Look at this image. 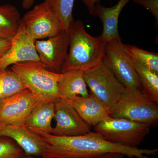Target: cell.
<instances>
[{"label": "cell", "instance_id": "cb8c5ba5", "mask_svg": "<svg viewBox=\"0 0 158 158\" xmlns=\"http://www.w3.org/2000/svg\"><path fill=\"white\" fill-rule=\"evenodd\" d=\"M134 2L147 9L158 22V0H134Z\"/></svg>", "mask_w": 158, "mask_h": 158}, {"label": "cell", "instance_id": "277c9868", "mask_svg": "<svg viewBox=\"0 0 158 158\" xmlns=\"http://www.w3.org/2000/svg\"><path fill=\"white\" fill-rule=\"evenodd\" d=\"M110 117L156 123L158 119V103L138 88H125L118 100L109 110Z\"/></svg>", "mask_w": 158, "mask_h": 158}, {"label": "cell", "instance_id": "4316f807", "mask_svg": "<svg viewBox=\"0 0 158 158\" xmlns=\"http://www.w3.org/2000/svg\"><path fill=\"white\" fill-rule=\"evenodd\" d=\"M125 156L119 153H108L95 158H124Z\"/></svg>", "mask_w": 158, "mask_h": 158}, {"label": "cell", "instance_id": "5bb4252c", "mask_svg": "<svg viewBox=\"0 0 158 158\" xmlns=\"http://www.w3.org/2000/svg\"><path fill=\"white\" fill-rule=\"evenodd\" d=\"M66 101L91 126H94L110 117L109 110L92 94L90 93L85 97L77 96Z\"/></svg>", "mask_w": 158, "mask_h": 158}, {"label": "cell", "instance_id": "603a6c76", "mask_svg": "<svg viewBox=\"0 0 158 158\" xmlns=\"http://www.w3.org/2000/svg\"><path fill=\"white\" fill-rule=\"evenodd\" d=\"M25 152L12 139L0 137V158H21Z\"/></svg>", "mask_w": 158, "mask_h": 158}, {"label": "cell", "instance_id": "9c48e42d", "mask_svg": "<svg viewBox=\"0 0 158 158\" xmlns=\"http://www.w3.org/2000/svg\"><path fill=\"white\" fill-rule=\"evenodd\" d=\"M35 45L40 62L48 70L61 73L68 52V31H62L46 40H36Z\"/></svg>", "mask_w": 158, "mask_h": 158}, {"label": "cell", "instance_id": "7a4b0ae2", "mask_svg": "<svg viewBox=\"0 0 158 158\" xmlns=\"http://www.w3.org/2000/svg\"><path fill=\"white\" fill-rule=\"evenodd\" d=\"M68 33L69 51L61 73L70 71L84 73L102 62L106 42L101 35L98 37L91 36L80 20H74Z\"/></svg>", "mask_w": 158, "mask_h": 158}, {"label": "cell", "instance_id": "8fae6325", "mask_svg": "<svg viewBox=\"0 0 158 158\" xmlns=\"http://www.w3.org/2000/svg\"><path fill=\"white\" fill-rule=\"evenodd\" d=\"M54 118L56 122L52 135L60 137L82 135L91 131V127L65 100L55 103Z\"/></svg>", "mask_w": 158, "mask_h": 158}, {"label": "cell", "instance_id": "ac0fdd59", "mask_svg": "<svg viewBox=\"0 0 158 158\" xmlns=\"http://www.w3.org/2000/svg\"><path fill=\"white\" fill-rule=\"evenodd\" d=\"M21 20L19 11L15 6L0 5V38L10 40L17 33Z\"/></svg>", "mask_w": 158, "mask_h": 158}, {"label": "cell", "instance_id": "ffe728a7", "mask_svg": "<svg viewBox=\"0 0 158 158\" xmlns=\"http://www.w3.org/2000/svg\"><path fill=\"white\" fill-rule=\"evenodd\" d=\"M25 89L17 74L11 69L0 72V101Z\"/></svg>", "mask_w": 158, "mask_h": 158}, {"label": "cell", "instance_id": "e0dca14e", "mask_svg": "<svg viewBox=\"0 0 158 158\" xmlns=\"http://www.w3.org/2000/svg\"><path fill=\"white\" fill-rule=\"evenodd\" d=\"M54 113L55 103H39L31 111L24 124L31 131L51 134L53 129L52 123Z\"/></svg>", "mask_w": 158, "mask_h": 158}, {"label": "cell", "instance_id": "83f0119b", "mask_svg": "<svg viewBox=\"0 0 158 158\" xmlns=\"http://www.w3.org/2000/svg\"><path fill=\"white\" fill-rule=\"evenodd\" d=\"M36 0H23L22 6L24 9H30L34 5Z\"/></svg>", "mask_w": 158, "mask_h": 158}, {"label": "cell", "instance_id": "d4e9b609", "mask_svg": "<svg viewBox=\"0 0 158 158\" xmlns=\"http://www.w3.org/2000/svg\"><path fill=\"white\" fill-rule=\"evenodd\" d=\"M11 46V41L9 40L0 38V59L4 56L8 52Z\"/></svg>", "mask_w": 158, "mask_h": 158}, {"label": "cell", "instance_id": "4fadbf2b", "mask_svg": "<svg viewBox=\"0 0 158 158\" xmlns=\"http://www.w3.org/2000/svg\"><path fill=\"white\" fill-rule=\"evenodd\" d=\"M0 137L12 139L27 155L41 158L46 147V143L40 136L24 124H0Z\"/></svg>", "mask_w": 158, "mask_h": 158}, {"label": "cell", "instance_id": "8992f818", "mask_svg": "<svg viewBox=\"0 0 158 158\" xmlns=\"http://www.w3.org/2000/svg\"><path fill=\"white\" fill-rule=\"evenodd\" d=\"M102 62L125 88L141 90L134 62L120 37L106 43Z\"/></svg>", "mask_w": 158, "mask_h": 158}, {"label": "cell", "instance_id": "d6986e66", "mask_svg": "<svg viewBox=\"0 0 158 158\" xmlns=\"http://www.w3.org/2000/svg\"><path fill=\"white\" fill-rule=\"evenodd\" d=\"M133 62L139 78L141 90L150 98L158 103V73L139 63Z\"/></svg>", "mask_w": 158, "mask_h": 158}, {"label": "cell", "instance_id": "30bf717a", "mask_svg": "<svg viewBox=\"0 0 158 158\" xmlns=\"http://www.w3.org/2000/svg\"><path fill=\"white\" fill-rule=\"evenodd\" d=\"M40 102L39 99L27 89L2 100L0 101V124L23 125L31 111Z\"/></svg>", "mask_w": 158, "mask_h": 158}, {"label": "cell", "instance_id": "5b68a950", "mask_svg": "<svg viewBox=\"0 0 158 158\" xmlns=\"http://www.w3.org/2000/svg\"><path fill=\"white\" fill-rule=\"evenodd\" d=\"M151 125L124 118H110L94 126V131L109 142L138 148L149 134Z\"/></svg>", "mask_w": 158, "mask_h": 158}, {"label": "cell", "instance_id": "7402d4cb", "mask_svg": "<svg viewBox=\"0 0 158 158\" xmlns=\"http://www.w3.org/2000/svg\"><path fill=\"white\" fill-rule=\"evenodd\" d=\"M128 52L133 62L144 65L154 72L158 73V54L151 52L135 46L125 44Z\"/></svg>", "mask_w": 158, "mask_h": 158}, {"label": "cell", "instance_id": "9a60e30c", "mask_svg": "<svg viewBox=\"0 0 158 158\" xmlns=\"http://www.w3.org/2000/svg\"><path fill=\"white\" fill-rule=\"evenodd\" d=\"M131 0H118L111 7L103 6L99 0L95 4L92 15L101 20L103 26L102 37L106 42L120 38L118 31V19L123 9Z\"/></svg>", "mask_w": 158, "mask_h": 158}, {"label": "cell", "instance_id": "7c38bea8", "mask_svg": "<svg viewBox=\"0 0 158 158\" xmlns=\"http://www.w3.org/2000/svg\"><path fill=\"white\" fill-rule=\"evenodd\" d=\"M10 41V48L0 59V72L19 62L40 61L35 47V40L27 33L21 22L17 33Z\"/></svg>", "mask_w": 158, "mask_h": 158}, {"label": "cell", "instance_id": "52a82bcc", "mask_svg": "<svg viewBox=\"0 0 158 158\" xmlns=\"http://www.w3.org/2000/svg\"><path fill=\"white\" fill-rule=\"evenodd\" d=\"M83 76L90 93L108 110L116 104L125 88L102 62L84 72Z\"/></svg>", "mask_w": 158, "mask_h": 158}, {"label": "cell", "instance_id": "3957f363", "mask_svg": "<svg viewBox=\"0 0 158 158\" xmlns=\"http://www.w3.org/2000/svg\"><path fill=\"white\" fill-rule=\"evenodd\" d=\"M10 69L17 74L26 89L41 102L55 103L60 99L58 82L62 73L48 70L40 61L16 63Z\"/></svg>", "mask_w": 158, "mask_h": 158}, {"label": "cell", "instance_id": "2e32d148", "mask_svg": "<svg viewBox=\"0 0 158 158\" xmlns=\"http://www.w3.org/2000/svg\"><path fill=\"white\" fill-rule=\"evenodd\" d=\"M61 73L58 82L60 98L69 100L76 96L85 97L89 95L90 93L83 76L84 72L70 71Z\"/></svg>", "mask_w": 158, "mask_h": 158}, {"label": "cell", "instance_id": "ba28073f", "mask_svg": "<svg viewBox=\"0 0 158 158\" xmlns=\"http://www.w3.org/2000/svg\"><path fill=\"white\" fill-rule=\"evenodd\" d=\"M21 22L35 41L52 37L63 31L59 19L44 1L26 12Z\"/></svg>", "mask_w": 158, "mask_h": 158}, {"label": "cell", "instance_id": "44dd1931", "mask_svg": "<svg viewBox=\"0 0 158 158\" xmlns=\"http://www.w3.org/2000/svg\"><path fill=\"white\" fill-rule=\"evenodd\" d=\"M59 19L63 31H68L73 21V11L75 0H44Z\"/></svg>", "mask_w": 158, "mask_h": 158}, {"label": "cell", "instance_id": "f1b7e54d", "mask_svg": "<svg viewBox=\"0 0 158 158\" xmlns=\"http://www.w3.org/2000/svg\"><path fill=\"white\" fill-rule=\"evenodd\" d=\"M21 158H36L35 156H30V155H26L25 156H24L23 157Z\"/></svg>", "mask_w": 158, "mask_h": 158}, {"label": "cell", "instance_id": "6da1fadb", "mask_svg": "<svg viewBox=\"0 0 158 158\" xmlns=\"http://www.w3.org/2000/svg\"><path fill=\"white\" fill-rule=\"evenodd\" d=\"M31 131L40 136L46 143L43 158H95L108 153H119L130 158H148L158 151V148H131L112 143L95 131L71 137Z\"/></svg>", "mask_w": 158, "mask_h": 158}, {"label": "cell", "instance_id": "484cf974", "mask_svg": "<svg viewBox=\"0 0 158 158\" xmlns=\"http://www.w3.org/2000/svg\"><path fill=\"white\" fill-rule=\"evenodd\" d=\"M99 0H82L90 14L92 15L95 4Z\"/></svg>", "mask_w": 158, "mask_h": 158}]
</instances>
